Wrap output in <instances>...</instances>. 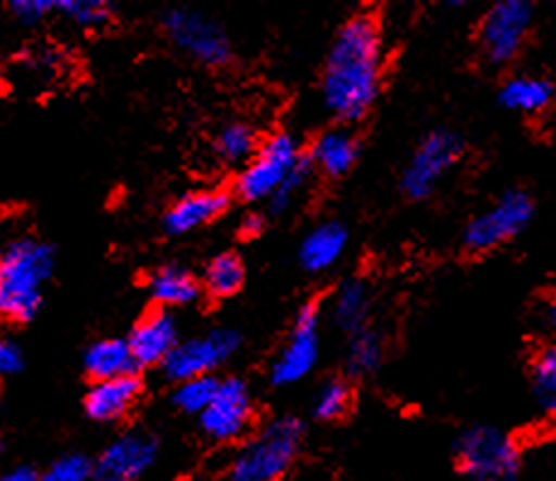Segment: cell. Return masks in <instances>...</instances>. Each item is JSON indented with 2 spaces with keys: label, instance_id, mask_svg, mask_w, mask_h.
I'll return each instance as SVG.
<instances>
[{
  "label": "cell",
  "instance_id": "1",
  "mask_svg": "<svg viewBox=\"0 0 556 481\" xmlns=\"http://www.w3.org/2000/svg\"><path fill=\"white\" fill-rule=\"evenodd\" d=\"M382 25L372 13H357L345 20L328 49L321 76L326 110L343 125L365 119L382 90Z\"/></svg>",
  "mask_w": 556,
  "mask_h": 481
},
{
  "label": "cell",
  "instance_id": "2",
  "mask_svg": "<svg viewBox=\"0 0 556 481\" xmlns=\"http://www.w3.org/2000/svg\"><path fill=\"white\" fill-rule=\"evenodd\" d=\"M54 263V249L35 237L10 241L0 251V319L13 324L35 319Z\"/></svg>",
  "mask_w": 556,
  "mask_h": 481
},
{
  "label": "cell",
  "instance_id": "3",
  "mask_svg": "<svg viewBox=\"0 0 556 481\" xmlns=\"http://www.w3.org/2000/svg\"><path fill=\"white\" fill-rule=\"evenodd\" d=\"M306 428L296 416L267 421L236 453L229 467L231 481H282L304 447Z\"/></svg>",
  "mask_w": 556,
  "mask_h": 481
},
{
  "label": "cell",
  "instance_id": "4",
  "mask_svg": "<svg viewBox=\"0 0 556 481\" xmlns=\"http://www.w3.org/2000/svg\"><path fill=\"white\" fill-rule=\"evenodd\" d=\"M455 463L467 481H513L520 472V447L496 426H471L455 440Z\"/></svg>",
  "mask_w": 556,
  "mask_h": 481
},
{
  "label": "cell",
  "instance_id": "5",
  "mask_svg": "<svg viewBox=\"0 0 556 481\" xmlns=\"http://www.w3.org/2000/svg\"><path fill=\"white\" fill-rule=\"evenodd\" d=\"M534 217V200L528 190L513 188L467 221L462 249L469 255H486L518 239Z\"/></svg>",
  "mask_w": 556,
  "mask_h": 481
},
{
  "label": "cell",
  "instance_id": "6",
  "mask_svg": "<svg viewBox=\"0 0 556 481\" xmlns=\"http://www.w3.org/2000/svg\"><path fill=\"white\" fill-rule=\"evenodd\" d=\"M465 139L455 129H432L420 139L401 176V192L408 200H426L465 156Z\"/></svg>",
  "mask_w": 556,
  "mask_h": 481
},
{
  "label": "cell",
  "instance_id": "7",
  "mask_svg": "<svg viewBox=\"0 0 556 481\" xmlns=\"http://www.w3.org/2000/svg\"><path fill=\"white\" fill-rule=\"evenodd\" d=\"M534 8L528 0H501L483 13L477 47L489 66H508L520 56L532 29Z\"/></svg>",
  "mask_w": 556,
  "mask_h": 481
},
{
  "label": "cell",
  "instance_id": "8",
  "mask_svg": "<svg viewBox=\"0 0 556 481\" xmlns=\"http://www.w3.org/2000/svg\"><path fill=\"white\" fill-rule=\"evenodd\" d=\"M304 151L290 131H277L267 137L249 166L241 170L236 180V192L245 202H267L280 190L290 173L300 166Z\"/></svg>",
  "mask_w": 556,
  "mask_h": 481
},
{
  "label": "cell",
  "instance_id": "9",
  "mask_svg": "<svg viewBox=\"0 0 556 481\" xmlns=\"http://www.w3.org/2000/svg\"><path fill=\"white\" fill-rule=\"evenodd\" d=\"M163 29L170 42L204 66H226L233 56L229 35L216 20L190 8H170L163 15Z\"/></svg>",
  "mask_w": 556,
  "mask_h": 481
},
{
  "label": "cell",
  "instance_id": "10",
  "mask_svg": "<svg viewBox=\"0 0 556 481\" xmlns=\"http://www.w3.org/2000/svg\"><path fill=\"white\" fill-rule=\"evenodd\" d=\"M318 326H321V304L314 300L302 304L292 321V331L287 336V343L277 353L270 367V382L275 387H292L302 382L306 375H312L318 363V355H321Z\"/></svg>",
  "mask_w": 556,
  "mask_h": 481
},
{
  "label": "cell",
  "instance_id": "11",
  "mask_svg": "<svg viewBox=\"0 0 556 481\" xmlns=\"http://www.w3.org/2000/svg\"><path fill=\"white\" fill-rule=\"evenodd\" d=\"M241 347V333L233 329H214L200 338L180 341L178 347L163 363V375L170 382L180 384L192 377L212 375Z\"/></svg>",
  "mask_w": 556,
  "mask_h": 481
},
{
  "label": "cell",
  "instance_id": "12",
  "mask_svg": "<svg viewBox=\"0 0 556 481\" xmlns=\"http://www.w3.org/2000/svg\"><path fill=\"white\" fill-rule=\"evenodd\" d=\"M253 423V396L251 389L239 377L219 380V389L200 416L202 433L212 443H236L241 440Z\"/></svg>",
  "mask_w": 556,
  "mask_h": 481
},
{
  "label": "cell",
  "instance_id": "13",
  "mask_svg": "<svg viewBox=\"0 0 556 481\" xmlns=\"http://www.w3.org/2000/svg\"><path fill=\"white\" fill-rule=\"evenodd\" d=\"M159 457V440L147 431H127L92 463V481H139Z\"/></svg>",
  "mask_w": 556,
  "mask_h": 481
},
{
  "label": "cell",
  "instance_id": "14",
  "mask_svg": "<svg viewBox=\"0 0 556 481\" xmlns=\"http://www.w3.org/2000/svg\"><path fill=\"white\" fill-rule=\"evenodd\" d=\"M134 360L139 367L163 365L168 355L178 347V324L168 309H153L134 324L127 336Z\"/></svg>",
  "mask_w": 556,
  "mask_h": 481
},
{
  "label": "cell",
  "instance_id": "15",
  "mask_svg": "<svg viewBox=\"0 0 556 481\" xmlns=\"http://www.w3.org/2000/svg\"><path fill=\"white\" fill-rule=\"evenodd\" d=\"M231 207V194L226 190H198L182 194L175 200L168 212L163 214V229L173 237H182L200 227H207L210 221L219 219Z\"/></svg>",
  "mask_w": 556,
  "mask_h": 481
},
{
  "label": "cell",
  "instance_id": "16",
  "mask_svg": "<svg viewBox=\"0 0 556 481\" xmlns=\"http://www.w3.org/2000/svg\"><path fill=\"white\" fill-rule=\"evenodd\" d=\"M141 392H143V382L139 375L92 382V387L86 394L84 408L90 421L117 423L122 418H127L131 408L137 406Z\"/></svg>",
  "mask_w": 556,
  "mask_h": 481
},
{
  "label": "cell",
  "instance_id": "17",
  "mask_svg": "<svg viewBox=\"0 0 556 481\" xmlns=\"http://www.w3.org/2000/svg\"><path fill=\"white\" fill-rule=\"evenodd\" d=\"M314 170L326 178H343L359 159V139L348 127H331L314 139L306 151Z\"/></svg>",
  "mask_w": 556,
  "mask_h": 481
},
{
  "label": "cell",
  "instance_id": "18",
  "mask_svg": "<svg viewBox=\"0 0 556 481\" xmlns=\"http://www.w3.org/2000/svg\"><path fill=\"white\" fill-rule=\"evenodd\" d=\"M556 98L554 80L534 74H518L503 80L498 90V105L515 115H542L544 110L552 107Z\"/></svg>",
  "mask_w": 556,
  "mask_h": 481
},
{
  "label": "cell",
  "instance_id": "19",
  "mask_svg": "<svg viewBox=\"0 0 556 481\" xmlns=\"http://www.w3.org/2000/svg\"><path fill=\"white\" fill-rule=\"evenodd\" d=\"M348 249V229L341 221L328 219L316 224L300 245V265L306 273H326L343 258Z\"/></svg>",
  "mask_w": 556,
  "mask_h": 481
},
{
  "label": "cell",
  "instance_id": "20",
  "mask_svg": "<svg viewBox=\"0 0 556 481\" xmlns=\"http://www.w3.org/2000/svg\"><path fill=\"white\" fill-rule=\"evenodd\" d=\"M372 314V290L365 278H348L333 294L331 316L336 326L348 336L363 331L369 326Z\"/></svg>",
  "mask_w": 556,
  "mask_h": 481
},
{
  "label": "cell",
  "instance_id": "21",
  "mask_svg": "<svg viewBox=\"0 0 556 481\" xmlns=\"http://www.w3.org/2000/svg\"><path fill=\"white\" fill-rule=\"evenodd\" d=\"M84 367L96 382L129 377L139 370L127 338H102V341L92 343L84 355Z\"/></svg>",
  "mask_w": 556,
  "mask_h": 481
},
{
  "label": "cell",
  "instance_id": "22",
  "mask_svg": "<svg viewBox=\"0 0 556 481\" xmlns=\"http://www.w3.org/2000/svg\"><path fill=\"white\" fill-rule=\"evenodd\" d=\"M200 292V280L182 265H163L149 278V294L159 309L170 312L175 306H188L198 300Z\"/></svg>",
  "mask_w": 556,
  "mask_h": 481
},
{
  "label": "cell",
  "instance_id": "23",
  "mask_svg": "<svg viewBox=\"0 0 556 481\" xmlns=\"http://www.w3.org/2000/svg\"><path fill=\"white\" fill-rule=\"evenodd\" d=\"M530 392L534 406L544 416L556 418V338L532 355Z\"/></svg>",
  "mask_w": 556,
  "mask_h": 481
},
{
  "label": "cell",
  "instance_id": "24",
  "mask_svg": "<svg viewBox=\"0 0 556 481\" xmlns=\"http://www.w3.org/2000/svg\"><path fill=\"white\" fill-rule=\"evenodd\" d=\"M384 355H387L384 336L375 331L372 326H367V329L348 338L345 365H348V372L353 377L375 375L379 367H382Z\"/></svg>",
  "mask_w": 556,
  "mask_h": 481
},
{
  "label": "cell",
  "instance_id": "25",
  "mask_svg": "<svg viewBox=\"0 0 556 481\" xmlns=\"http://www.w3.org/2000/svg\"><path fill=\"white\" fill-rule=\"evenodd\" d=\"M245 265L239 253H219L207 263L202 275V290L214 300H226L243 288Z\"/></svg>",
  "mask_w": 556,
  "mask_h": 481
},
{
  "label": "cell",
  "instance_id": "26",
  "mask_svg": "<svg viewBox=\"0 0 556 481\" xmlns=\"http://www.w3.org/2000/svg\"><path fill=\"white\" fill-rule=\"evenodd\" d=\"M257 149H261V144H257L255 129L249 122L241 119L224 125L214 139V153L226 163V166H239V163L249 166Z\"/></svg>",
  "mask_w": 556,
  "mask_h": 481
},
{
  "label": "cell",
  "instance_id": "27",
  "mask_svg": "<svg viewBox=\"0 0 556 481\" xmlns=\"http://www.w3.org/2000/svg\"><path fill=\"white\" fill-rule=\"evenodd\" d=\"M353 384L343 377H331V380H326L321 387H318V392L314 396V404H312V412L316 421H324V423H331V421H341L350 414V408H353Z\"/></svg>",
  "mask_w": 556,
  "mask_h": 481
},
{
  "label": "cell",
  "instance_id": "28",
  "mask_svg": "<svg viewBox=\"0 0 556 481\" xmlns=\"http://www.w3.org/2000/svg\"><path fill=\"white\" fill-rule=\"evenodd\" d=\"M219 389V380L212 375L204 377H192V380H185L180 384H175L173 389V406L180 408L182 414H198L202 416L207 412V406L212 404V398Z\"/></svg>",
  "mask_w": 556,
  "mask_h": 481
},
{
  "label": "cell",
  "instance_id": "29",
  "mask_svg": "<svg viewBox=\"0 0 556 481\" xmlns=\"http://www.w3.org/2000/svg\"><path fill=\"white\" fill-rule=\"evenodd\" d=\"M54 13L68 17L84 29H96L110 23L112 5L105 0H54Z\"/></svg>",
  "mask_w": 556,
  "mask_h": 481
},
{
  "label": "cell",
  "instance_id": "30",
  "mask_svg": "<svg viewBox=\"0 0 556 481\" xmlns=\"http://www.w3.org/2000/svg\"><path fill=\"white\" fill-rule=\"evenodd\" d=\"M314 176V166L312 161H308V156L304 153V159L300 161V166H296L290 178H287L280 190H277L270 200H267V212L273 214V217H277V214H285L287 210L292 207V204L296 202V198L304 192V188L308 186V180H312Z\"/></svg>",
  "mask_w": 556,
  "mask_h": 481
},
{
  "label": "cell",
  "instance_id": "31",
  "mask_svg": "<svg viewBox=\"0 0 556 481\" xmlns=\"http://www.w3.org/2000/svg\"><path fill=\"white\" fill-rule=\"evenodd\" d=\"M39 481H92V459L80 453L61 455L39 472Z\"/></svg>",
  "mask_w": 556,
  "mask_h": 481
},
{
  "label": "cell",
  "instance_id": "32",
  "mask_svg": "<svg viewBox=\"0 0 556 481\" xmlns=\"http://www.w3.org/2000/svg\"><path fill=\"white\" fill-rule=\"evenodd\" d=\"M8 10L20 25H39L54 13V0H10Z\"/></svg>",
  "mask_w": 556,
  "mask_h": 481
},
{
  "label": "cell",
  "instance_id": "33",
  "mask_svg": "<svg viewBox=\"0 0 556 481\" xmlns=\"http://www.w3.org/2000/svg\"><path fill=\"white\" fill-rule=\"evenodd\" d=\"M25 367V355L23 347H20L15 341L0 336V380L10 375H17Z\"/></svg>",
  "mask_w": 556,
  "mask_h": 481
},
{
  "label": "cell",
  "instance_id": "34",
  "mask_svg": "<svg viewBox=\"0 0 556 481\" xmlns=\"http://www.w3.org/2000/svg\"><path fill=\"white\" fill-rule=\"evenodd\" d=\"M263 229H265V217H263V214H257V212L245 214V219L241 221V237L243 239L261 237Z\"/></svg>",
  "mask_w": 556,
  "mask_h": 481
},
{
  "label": "cell",
  "instance_id": "35",
  "mask_svg": "<svg viewBox=\"0 0 556 481\" xmlns=\"http://www.w3.org/2000/svg\"><path fill=\"white\" fill-rule=\"evenodd\" d=\"M0 481H39V472L29 465H17V467H10L8 472L0 474Z\"/></svg>",
  "mask_w": 556,
  "mask_h": 481
},
{
  "label": "cell",
  "instance_id": "36",
  "mask_svg": "<svg viewBox=\"0 0 556 481\" xmlns=\"http://www.w3.org/2000/svg\"><path fill=\"white\" fill-rule=\"evenodd\" d=\"M544 324H547V329L556 336V288L549 294L547 304H544Z\"/></svg>",
  "mask_w": 556,
  "mask_h": 481
},
{
  "label": "cell",
  "instance_id": "37",
  "mask_svg": "<svg viewBox=\"0 0 556 481\" xmlns=\"http://www.w3.org/2000/svg\"><path fill=\"white\" fill-rule=\"evenodd\" d=\"M3 80H5V66L3 61H0V88H3Z\"/></svg>",
  "mask_w": 556,
  "mask_h": 481
},
{
  "label": "cell",
  "instance_id": "38",
  "mask_svg": "<svg viewBox=\"0 0 556 481\" xmlns=\"http://www.w3.org/2000/svg\"><path fill=\"white\" fill-rule=\"evenodd\" d=\"M0 455H3V443H0Z\"/></svg>",
  "mask_w": 556,
  "mask_h": 481
}]
</instances>
